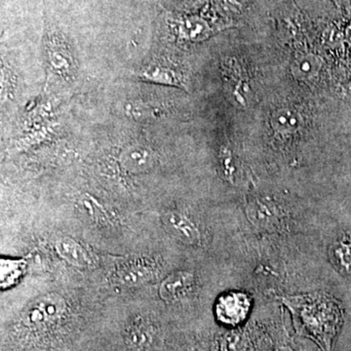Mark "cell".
<instances>
[{"instance_id":"6da1fadb","label":"cell","mask_w":351,"mask_h":351,"mask_svg":"<svg viewBox=\"0 0 351 351\" xmlns=\"http://www.w3.org/2000/svg\"><path fill=\"white\" fill-rule=\"evenodd\" d=\"M292 314L295 330L313 339L322 351H334L343 322L341 302L326 293L285 295L280 298Z\"/></svg>"},{"instance_id":"7a4b0ae2","label":"cell","mask_w":351,"mask_h":351,"mask_svg":"<svg viewBox=\"0 0 351 351\" xmlns=\"http://www.w3.org/2000/svg\"><path fill=\"white\" fill-rule=\"evenodd\" d=\"M250 309L251 300L245 293L228 292L219 298L215 313L221 324L237 327L247 319Z\"/></svg>"},{"instance_id":"3957f363","label":"cell","mask_w":351,"mask_h":351,"mask_svg":"<svg viewBox=\"0 0 351 351\" xmlns=\"http://www.w3.org/2000/svg\"><path fill=\"white\" fill-rule=\"evenodd\" d=\"M163 225L171 237L189 246H199L201 232L195 221L181 212H168L162 218Z\"/></svg>"},{"instance_id":"277c9868","label":"cell","mask_w":351,"mask_h":351,"mask_svg":"<svg viewBox=\"0 0 351 351\" xmlns=\"http://www.w3.org/2000/svg\"><path fill=\"white\" fill-rule=\"evenodd\" d=\"M119 163L122 169L129 174H144L154 168L156 156L152 149L144 145L131 144L120 152Z\"/></svg>"},{"instance_id":"5b68a950","label":"cell","mask_w":351,"mask_h":351,"mask_svg":"<svg viewBox=\"0 0 351 351\" xmlns=\"http://www.w3.org/2000/svg\"><path fill=\"white\" fill-rule=\"evenodd\" d=\"M154 269L144 261L123 265L113 274V281L126 288L138 287L151 282L154 278Z\"/></svg>"},{"instance_id":"8992f818","label":"cell","mask_w":351,"mask_h":351,"mask_svg":"<svg viewBox=\"0 0 351 351\" xmlns=\"http://www.w3.org/2000/svg\"><path fill=\"white\" fill-rule=\"evenodd\" d=\"M195 274L188 270H180L166 277L159 287V295L167 302L182 299L193 290Z\"/></svg>"},{"instance_id":"52a82bcc","label":"cell","mask_w":351,"mask_h":351,"mask_svg":"<svg viewBox=\"0 0 351 351\" xmlns=\"http://www.w3.org/2000/svg\"><path fill=\"white\" fill-rule=\"evenodd\" d=\"M247 216L254 226L263 230H276L283 221L278 208L265 201L251 203L247 207Z\"/></svg>"},{"instance_id":"ba28073f","label":"cell","mask_w":351,"mask_h":351,"mask_svg":"<svg viewBox=\"0 0 351 351\" xmlns=\"http://www.w3.org/2000/svg\"><path fill=\"white\" fill-rule=\"evenodd\" d=\"M54 246L58 255L73 267L88 269L94 265L89 252L75 240L62 237L55 242Z\"/></svg>"},{"instance_id":"9c48e42d","label":"cell","mask_w":351,"mask_h":351,"mask_svg":"<svg viewBox=\"0 0 351 351\" xmlns=\"http://www.w3.org/2000/svg\"><path fill=\"white\" fill-rule=\"evenodd\" d=\"M329 256L334 267L343 276L351 278V232L339 235L329 249Z\"/></svg>"},{"instance_id":"30bf717a","label":"cell","mask_w":351,"mask_h":351,"mask_svg":"<svg viewBox=\"0 0 351 351\" xmlns=\"http://www.w3.org/2000/svg\"><path fill=\"white\" fill-rule=\"evenodd\" d=\"M210 31L211 29L207 23L198 17L186 18L179 25L180 38L195 43L206 39L209 36Z\"/></svg>"},{"instance_id":"8fae6325","label":"cell","mask_w":351,"mask_h":351,"mask_svg":"<svg viewBox=\"0 0 351 351\" xmlns=\"http://www.w3.org/2000/svg\"><path fill=\"white\" fill-rule=\"evenodd\" d=\"M322 66V60L314 54H306L295 59L292 73L298 80H308L316 77Z\"/></svg>"},{"instance_id":"7c38bea8","label":"cell","mask_w":351,"mask_h":351,"mask_svg":"<svg viewBox=\"0 0 351 351\" xmlns=\"http://www.w3.org/2000/svg\"><path fill=\"white\" fill-rule=\"evenodd\" d=\"M271 125L280 133H292L297 131L302 124V119L295 110L281 108L272 113Z\"/></svg>"},{"instance_id":"4fadbf2b","label":"cell","mask_w":351,"mask_h":351,"mask_svg":"<svg viewBox=\"0 0 351 351\" xmlns=\"http://www.w3.org/2000/svg\"><path fill=\"white\" fill-rule=\"evenodd\" d=\"M141 78L152 83H158L163 85H175L179 86V78L172 69L160 64H149V66L142 69L140 73Z\"/></svg>"},{"instance_id":"5bb4252c","label":"cell","mask_w":351,"mask_h":351,"mask_svg":"<svg viewBox=\"0 0 351 351\" xmlns=\"http://www.w3.org/2000/svg\"><path fill=\"white\" fill-rule=\"evenodd\" d=\"M21 261L1 260V287L7 288L20 278L23 274Z\"/></svg>"},{"instance_id":"9a60e30c","label":"cell","mask_w":351,"mask_h":351,"mask_svg":"<svg viewBox=\"0 0 351 351\" xmlns=\"http://www.w3.org/2000/svg\"><path fill=\"white\" fill-rule=\"evenodd\" d=\"M68 51L56 47L55 49L50 48V62L53 68L56 71H68L69 68V58Z\"/></svg>"},{"instance_id":"2e32d148","label":"cell","mask_w":351,"mask_h":351,"mask_svg":"<svg viewBox=\"0 0 351 351\" xmlns=\"http://www.w3.org/2000/svg\"><path fill=\"white\" fill-rule=\"evenodd\" d=\"M147 327L145 324H136L131 328L128 332L129 339L132 345L135 346H143L145 345L147 341Z\"/></svg>"},{"instance_id":"e0dca14e","label":"cell","mask_w":351,"mask_h":351,"mask_svg":"<svg viewBox=\"0 0 351 351\" xmlns=\"http://www.w3.org/2000/svg\"><path fill=\"white\" fill-rule=\"evenodd\" d=\"M274 351H295V350H293L292 346L287 345V343H279L276 346Z\"/></svg>"}]
</instances>
